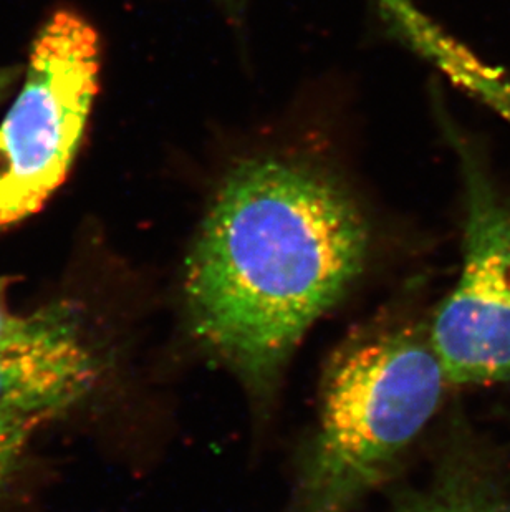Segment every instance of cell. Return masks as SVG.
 Instances as JSON below:
<instances>
[{
  "label": "cell",
  "mask_w": 510,
  "mask_h": 512,
  "mask_svg": "<svg viewBox=\"0 0 510 512\" xmlns=\"http://www.w3.org/2000/svg\"><path fill=\"white\" fill-rule=\"evenodd\" d=\"M50 421L47 415H0V506L19 478L35 433Z\"/></svg>",
  "instance_id": "8"
},
{
  "label": "cell",
  "mask_w": 510,
  "mask_h": 512,
  "mask_svg": "<svg viewBox=\"0 0 510 512\" xmlns=\"http://www.w3.org/2000/svg\"><path fill=\"white\" fill-rule=\"evenodd\" d=\"M368 251V224L332 179L292 161H244L217 189L184 266L189 329L265 401Z\"/></svg>",
  "instance_id": "1"
},
{
  "label": "cell",
  "mask_w": 510,
  "mask_h": 512,
  "mask_svg": "<svg viewBox=\"0 0 510 512\" xmlns=\"http://www.w3.org/2000/svg\"><path fill=\"white\" fill-rule=\"evenodd\" d=\"M102 360L85 335L0 350V415H65L92 395Z\"/></svg>",
  "instance_id": "5"
},
{
  "label": "cell",
  "mask_w": 510,
  "mask_h": 512,
  "mask_svg": "<svg viewBox=\"0 0 510 512\" xmlns=\"http://www.w3.org/2000/svg\"><path fill=\"white\" fill-rule=\"evenodd\" d=\"M100 39L60 10L40 29L0 125V232L32 218L67 179L98 93Z\"/></svg>",
  "instance_id": "3"
},
{
  "label": "cell",
  "mask_w": 510,
  "mask_h": 512,
  "mask_svg": "<svg viewBox=\"0 0 510 512\" xmlns=\"http://www.w3.org/2000/svg\"><path fill=\"white\" fill-rule=\"evenodd\" d=\"M448 385L510 383V199L467 173L461 274L428 327Z\"/></svg>",
  "instance_id": "4"
},
{
  "label": "cell",
  "mask_w": 510,
  "mask_h": 512,
  "mask_svg": "<svg viewBox=\"0 0 510 512\" xmlns=\"http://www.w3.org/2000/svg\"><path fill=\"white\" fill-rule=\"evenodd\" d=\"M391 512H510V471L476 441H454L428 479L396 493Z\"/></svg>",
  "instance_id": "6"
},
{
  "label": "cell",
  "mask_w": 510,
  "mask_h": 512,
  "mask_svg": "<svg viewBox=\"0 0 510 512\" xmlns=\"http://www.w3.org/2000/svg\"><path fill=\"white\" fill-rule=\"evenodd\" d=\"M17 281V277L0 276V350L83 335L82 309L70 300H53L25 314L10 309L9 294Z\"/></svg>",
  "instance_id": "7"
},
{
  "label": "cell",
  "mask_w": 510,
  "mask_h": 512,
  "mask_svg": "<svg viewBox=\"0 0 510 512\" xmlns=\"http://www.w3.org/2000/svg\"><path fill=\"white\" fill-rule=\"evenodd\" d=\"M448 387L428 329L355 330L323 370L320 413L285 512H352L388 479Z\"/></svg>",
  "instance_id": "2"
}]
</instances>
